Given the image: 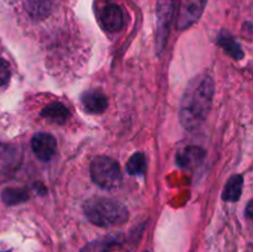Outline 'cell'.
Segmentation results:
<instances>
[{"label":"cell","mask_w":253,"mask_h":252,"mask_svg":"<svg viewBox=\"0 0 253 252\" xmlns=\"http://www.w3.org/2000/svg\"><path fill=\"white\" fill-rule=\"evenodd\" d=\"M214 93V81L208 74L195 77L188 84L179 108V121L185 130H197L207 120Z\"/></svg>","instance_id":"1"},{"label":"cell","mask_w":253,"mask_h":252,"mask_svg":"<svg viewBox=\"0 0 253 252\" xmlns=\"http://www.w3.org/2000/svg\"><path fill=\"white\" fill-rule=\"evenodd\" d=\"M83 210L89 221L101 227L124 224L128 219L125 205L109 198H90L84 203Z\"/></svg>","instance_id":"2"},{"label":"cell","mask_w":253,"mask_h":252,"mask_svg":"<svg viewBox=\"0 0 253 252\" xmlns=\"http://www.w3.org/2000/svg\"><path fill=\"white\" fill-rule=\"evenodd\" d=\"M90 177L96 185L113 190L121 184L123 175L119 163L106 156H98L90 165Z\"/></svg>","instance_id":"3"},{"label":"cell","mask_w":253,"mask_h":252,"mask_svg":"<svg viewBox=\"0 0 253 252\" xmlns=\"http://www.w3.org/2000/svg\"><path fill=\"white\" fill-rule=\"evenodd\" d=\"M175 0H157L156 4V49L160 53L166 46L169 26L174 15Z\"/></svg>","instance_id":"4"},{"label":"cell","mask_w":253,"mask_h":252,"mask_svg":"<svg viewBox=\"0 0 253 252\" xmlns=\"http://www.w3.org/2000/svg\"><path fill=\"white\" fill-rule=\"evenodd\" d=\"M208 0H180L177 14V29L187 30L202 17Z\"/></svg>","instance_id":"5"},{"label":"cell","mask_w":253,"mask_h":252,"mask_svg":"<svg viewBox=\"0 0 253 252\" xmlns=\"http://www.w3.org/2000/svg\"><path fill=\"white\" fill-rule=\"evenodd\" d=\"M31 147L35 156H36L40 161L47 162V161L52 160L54 153H56L57 141L51 133L37 132L36 135H34V137H32Z\"/></svg>","instance_id":"6"},{"label":"cell","mask_w":253,"mask_h":252,"mask_svg":"<svg viewBox=\"0 0 253 252\" xmlns=\"http://www.w3.org/2000/svg\"><path fill=\"white\" fill-rule=\"evenodd\" d=\"M205 155L207 152L204 148L199 146H188L178 152L175 163L182 169H194L202 165L203 161L205 160Z\"/></svg>","instance_id":"7"},{"label":"cell","mask_w":253,"mask_h":252,"mask_svg":"<svg viewBox=\"0 0 253 252\" xmlns=\"http://www.w3.org/2000/svg\"><path fill=\"white\" fill-rule=\"evenodd\" d=\"M100 21L104 29L109 32L120 31L124 26V12L120 6L109 4L100 12Z\"/></svg>","instance_id":"8"},{"label":"cell","mask_w":253,"mask_h":252,"mask_svg":"<svg viewBox=\"0 0 253 252\" xmlns=\"http://www.w3.org/2000/svg\"><path fill=\"white\" fill-rule=\"evenodd\" d=\"M82 104L86 113L101 114L108 108V96L99 89H90L82 95Z\"/></svg>","instance_id":"9"},{"label":"cell","mask_w":253,"mask_h":252,"mask_svg":"<svg viewBox=\"0 0 253 252\" xmlns=\"http://www.w3.org/2000/svg\"><path fill=\"white\" fill-rule=\"evenodd\" d=\"M20 161H21V155L16 147L10 145H0V173L7 174L15 170L19 167Z\"/></svg>","instance_id":"10"},{"label":"cell","mask_w":253,"mask_h":252,"mask_svg":"<svg viewBox=\"0 0 253 252\" xmlns=\"http://www.w3.org/2000/svg\"><path fill=\"white\" fill-rule=\"evenodd\" d=\"M121 242H123V237L120 235L111 234L89 242L82 249L81 252H109L113 247L118 246Z\"/></svg>","instance_id":"11"},{"label":"cell","mask_w":253,"mask_h":252,"mask_svg":"<svg viewBox=\"0 0 253 252\" xmlns=\"http://www.w3.org/2000/svg\"><path fill=\"white\" fill-rule=\"evenodd\" d=\"M41 116H43L47 120L52 121V123H56L58 125H63L66 124V121L68 120L71 113H69L68 108H67L64 104L62 103H52L49 105H47L46 108H43V110L41 111Z\"/></svg>","instance_id":"12"},{"label":"cell","mask_w":253,"mask_h":252,"mask_svg":"<svg viewBox=\"0 0 253 252\" xmlns=\"http://www.w3.org/2000/svg\"><path fill=\"white\" fill-rule=\"evenodd\" d=\"M217 43H219L220 46L222 47V49H224L230 57H232V58L237 59V61L244 58L245 53L241 49V46H240L239 42H237L227 31L220 32L219 37H217Z\"/></svg>","instance_id":"13"},{"label":"cell","mask_w":253,"mask_h":252,"mask_svg":"<svg viewBox=\"0 0 253 252\" xmlns=\"http://www.w3.org/2000/svg\"><path fill=\"white\" fill-rule=\"evenodd\" d=\"M25 7L34 19H43L52 10V0H25Z\"/></svg>","instance_id":"14"},{"label":"cell","mask_w":253,"mask_h":252,"mask_svg":"<svg viewBox=\"0 0 253 252\" xmlns=\"http://www.w3.org/2000/svg\"><path fill=\"white\" fill-rule=\"evenodd\" d=\"M242 187H244V177L240 174L232 175L225 185L222 199L225 202H237L241 197Z\"/></svg>","instance_id":"15"},{"label":"cell","mask_w":253,"mask_h":252,"mask_svg":"<svg viewBox=\"0 0 253 252\" xmlns=\"http://www.w3.org/2000/svg\"><path fill=\"white\" fill-rule=\"evenodd\" d=\"M29 199V194L22 188H5L1 192V200L7 207L21 204Z\"/></svg>","instance_id":"16"},{"label":"cell","mask_w":253,"mask_h":252,"mask_svg":"<svg viewBox=\"0 0 253 252\" xmlns=\"http://www.w3.org/2000/svg\"><path fill=\"white\" fill-rule=\"evenodd\" d=\"M126 170L131 175H142L146 172V156L143 153H133L126 165Z\"/></svg>","instance_id":"17"},{"label":"cell","mask_w":253,"mask_h":252,"mask_svg":"<svg viewBox=\"0 0 253 252\" xmlns=\"http://www.w3.org/2000/svg\"><path fill=\"white\" fill-rule=\"evenodd\" d=\"M10 78V68L6 61L0 58V86L5 85L9 82Z\"/></svg>","instance_id":"18"},{"label":"cell","mask_w":253,"mask_h":252,"mask_svg":"<svg viewBox=\"0 0 253 252\" xmlns=\"http://www.w3.org/2000/svg\"><path fill=\"white\" fill-rule=\"evenodd\" d=\"M246 211H247V216L251 217L252 216V202L249 203V205H247Z\"/></svg>","instance_id":"19"},{"label":"cell","mask_w":253,"mask_h":252,"mask_svg":"<svg viewBox=\"0 0 253 252\" xmlns=\"http://www.w3.org/2000/svg\"><path fill=\"white\" fill-rule=\"evenodd\" d=\"M145 252H147V251H145Z\"/></svg>","instance_id":"20"}]
</instances>
